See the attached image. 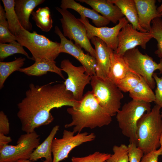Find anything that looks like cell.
Returning a JSON list of instances; mask_svg holds the SVG:
<instances>
[{"mask_svg":"<svg viewBox=\"0 0 162 162\" xmlns=\"http://www.w3.org/2000/svg\"><path fill=\"white\" fill-rule=\"evenodd\" d=\"M17 42L16 36L10 31L5 13L0 4V43H15Z\"/></svg>","mask_w":162,"mask_h":162,"instance_id":"83f0119b","label":"cell"},{"mask_svg":"<svg viewBox=\"0 0 162 162\" xmlns=\"http://www.w3.org/2000/svg\"><path fill=\"white\" fill-rule=\"evenodd\" d=\"M90 6L93 10L115 24L124 17L119 8L109 0H77Z\"/></svg>","mask_w":162,"mask_h":162,"instance_id":"e0dca14e","label":"cell"},{"mask_svg":"<svg viewBox=\"0 0 162 162\" xmlns=\"http://www.w3.org/2000/svg\"><path fill=\"white\" fill-rule=\"evenodd\" d=\"M129 92V96L133 100L149 103L155 100L154 93L142 76L137 85Z\"/></svg>","mask_w":162,"mask_h":162,"instance_id":"cb8c5ba5","label":"cell"},{"mask_svg":"<svg viewBox=\"0 0 162 162\" xmlns=\"http://www.w3.org/2000/svg\"><path fill=\"white\" fill-rule=\"evenodd\" d=\"M140 26L149 32L152 20L162 16L158 11L155 0H134Z\"/></svg>","mask_w":162,"mask_h":162,"instance_id":"2e32d148","label":"cell"},{"mask_svg":"<svg viewBox=\"0 0 162 162\" xmlns=\"http://www.w3.org/2000/svg\"><path fill=\"white\" fill-rule=\"evenodd\" d=\"M21 54L32 59L25 51L23 46L17 42L9 44L0 43V60L3 61L8 57L16 54Z\"/></svg>","mask_w":162,"mask_h":162,"instance_id":"f1b7e54d","label":"cell"},{"mask_svg":"<svg viewBox=\"0 0 162 162\" xmlns=\"http://www.w3.org/2000/svg\"><path fill=\"white\" fill-rule=\"evenodd\" d=\"M141 76L133 72H128L117 86L122 92H129L140 82Z\"/></svg>","mask_w":162,"mask_h":162,"instance_id":"4dcf8cb0","label":"cell"},{"mask_svg":"<svg viewBox=\"0 0 162 162\" xmlns=\"http://www.w3.org/2000/svg\"><path fill=\"white\" fill-rule=\"evenodd\" d=\"M73 131L64 130L62 138L53 139L52 145L53 155L52 162H59L68 158L70 152L81 144L94 140L95 134L87 132L78 133L76 135Z\"/></svg>","mask_w":162,"mask_h":162,"instance_id":"30bf717a","label":"cell"},{"mask_svg":"<svg viewBox=\"0 0 162 162\" xmlns=\"http://www.w3.org/2000/svg\"><path fill=\"white\" fill-rule=\"evenodd\" d=\"M92 92L99 105L111 116L116 115L120 110L124 95L117 85L108 79L96 75L92 76Z\"/></svg>","mask_w":162,"mask_h":162,"instance_id":"5b68a950","label":"cell"},{"mask_svg":"<svg viewBox=\"0 0 162 162\" xmlns=\"http://www.w3.org/2000/svg\"><path fill=\"white\" fill-rule=\"evenodd\" d=\"M45 0H15V10L22 27L29 31L32 29L29 17L33 10Z\"/></svg>","mask_w":162,"mask_h":162,"instance_id":"d6986e66","label":"cell"},{"mask_svg":"<svg viewBox=\"0 0 162 162\" xmlns=\"http://www.w3.org/2000/svg\"><path fill=\"white\" fill-rule=\"evenodd\" d=\"M60 7L62 9H72L77 12L80 16L89 18L96 27L106 26L110 21L99 14L93 9H90L84 7L74 0H62Z\"/></svg>","mask_w":162,"mask_h":162,"instance_id":"ac0fdd59","label":"cell"},{"mask_svg":"<svg viewBox=\"0 0 162 162\" xmlns=\"http://www.w3.org/2000/svg\"><path fill=\"white\" fill-rule=\"evenodd\" d=\"M152 25L149 32L153 38L157 41L158 49L155 54L160 58H162V19L157 17L152 21Z\"/></svg>","mask_w":162,"mask_h":162,"instance_id":"f546056e","label":"cell"},{"mask_svg":"<svg viewBox=\"0 0 162 162\" xmlns=\"http://www.w3.org/2000/svg\"><path fill=\"white\" fill-rule=\"evenodd\" d=\"M150 103L132 100L125 103L116 114L119 128L123 135L128 138L130 143L136 144L137 124L143 116L151 110Z\"/></svg>","mask_w":162,"mask_h":162,"instance_id":"8992f818","label":"cell"},{"mask_svg":"<svg viewBox=\"0 0 162 162\" xmlns=\"http://www.w3.org/2000/svg\"><path fill=\"white\" fill-rule=\"evenodd\" d=\"M90 40L95 48L96 75L103 79H107L110 66V54L114 51L97 37H94Z\"/></svg>","mask_w":162,"mask_h":162,"instance_id":"9a60e30c","label":"cell"},{"mask_svg":"<svg viewBox=\"0 0 162 162\" xmlns=\"http://www.w3.org/2000/svg\"><path fill=\"white\" fill-rule=\"evenodd\" d=\"M118 38V46L115 51L124 56L126 51L138 46L146 49L147 43L153 37L149 32L138 31L134 28L130 24L128 23L120 31Z\"/></svg>","mask_w":162,"mask_h":162,"instance_id":"4fadbf2b","label":"cell"},{"mask_svg":"<svg viewBox=\"0 0 162 162\" xmlns=\"http://www.w3.org/2000/svg\"><path fill=\"white\" fill-rule=\"evenodd\" d=\"M56 9L62 16L60 20L64 36L68 38L70 40H74L75 44L95 58V51L88 37L84 24L67 10L58 7Z\"/></svg>","mask_w":162,"mask_h":162,"instance_id":"ba28073f","label":"cell"},{"mask_svg":"<svg viewBox=\"0 0 162 162\" xmlns=\"http://www.w3.org/2000/svg\"><path fill=\"white\" fill-rule=\"evenodd\" d=\"M153 77L157 85V88L155 91L154 102L156 104L162 108V77H159L157 73H154Z\"/></svg>","mask_w":162,"mask_h":162,"instance_id":"e575fe53","label":"cell"},{"mask_svg":"<svg viewBox=\"0 0 162 162\" xmlns=\"http://www.w3.org/2000/svg\"><path fill=\"white\" fill-rule=\"evenodd\" d=\"M160 114H161V118H162V111L160 113Z\"/></svg>","mask_w":162,"mask_h":162,"instance_id":"b9f144b4","label":"cell"},{"mask_svg":"<svg viewBox=\"0 0 162 162\" xmlns=\"http://www.w3.org/2000/svg\"><path fill=\"white\" fill-rule=\"evenodd\" d=\"M124 56L130 69L142 76L151 88H154L156 83L153 75L157 70L162 74V58L157 63L151 57L147 54H143L136 47L126 51Z\"/></svg>","mask_w":162,"mask_h":162,"instance_id":"52a82bcc","label":"cell"},{"mask_svg":"<svg viewBox=\"0 0 162 162\" xmlns=\"http://www.w3.org/2000/svg\"><path fill=\"white\" fill-rule=\"evenodd\" d=\"M110 58V66L107 79L117 85L128 72H133L128 67L124 56L113 51Z\"/></svg>","mask_w":162,"mask_h":162,"instance_id":"ffe728a7","label":"cell"},{"mask_svg":"<svg viewBox=\"0 0 162 162\" xmlns=\"http://www.w3.org/2000/svg\"><path fill=\"white\" fill-rule=\"evenodd\" d=\"M67 111L72 121L64 127L74 126L73 131L75 133H80L86 128L92 129L107 125L112 121V116L99 105L92 91H88L76 106L68 108Z\"/></svg>","mask_w":162,"mask_h":162,"instance_id":"7a4b0ae2","label":"cell"},{"mask_svg":"<svg viewBox=\"0 0 162 162\" xmlns=\"http://www.w3.org/2000/svg\"><path fill=\"white\" fill-rule=\"evenodd\" d=\"M15 162H32L29 159H22L18 160ZM43 162H48L47 161L45 160Z\"/></svg>","mask_w":162,"mask_h":162,"instance_id":"f35d334b","label":"cell"},{"mask_svg":"<svg viewBox=\"0 0 162 162\" xmlns=\"http://www.w3.org/2000/svg\"><path fill=\"white\" fill-rule=\"evenodd\" d=\"M129 162H140L144 154L142 151L134 143H130L128 146Z\"/></svg>","mask_w":162,"mask_h":162,"instance_id":"836d02e7","label":"cell"},{"mask_svg":"<svg viewBox=\"0 0 162 162\" xmlns=\"http://www.w3.org/2000/svg\"><path fill=\"white\" fill-rule=\"evenodd\" d=\"M55 33L60 39V53L68 54L75 58L82 64L86 70V73L92 76L96 75V60L88 53L85 54L82 48L68 40L57 26L55 28Z\"/></svg>","mask_w":162,"mask_h":162,"instance_id":"5bb4252c","label":"cell"},{"mask_svg":"<svg viewBox=\"0 0 162 162\" xmlns=\"http://www.w3.org/2000/svg\"><path fill=\"white\" fill-rule=\"evenodd\" d=\"M109 1L118 7L134 28L141 32H148L142 28L139 24L137 12L134 0Z\"/></svg>","mask_w":162,"mask_h":162,"instance_id":"7402d4cb","label":"cell"},{"mask_svg":"<svg viewBox=\"0 0 162 162\" xmlns=\"http://www.w3.org/2000/svg\"><path fill=\"white\" fill-rule=\"evenodd\" d=\"M15 36L16 41L30 51L32 59L35 61H55L60 53V43L53 41L35 31L31 32L22 27Z\"/></svg>","mask_w":162,"mask_h":162,"instance_id":"277c9868","label":"cell"},{"mask_svg":"<svg viewBox=\"0 0 162 162\" xmlns=\"http://www.w3.org/2000/svg\"><path fill=\"white\" fill-rule=\"evenodd\" d=\"M40 144L39 135L35 131L22 134L16 145H8L0 149V162L29 159L32 153Z\"/></svg>","mask_w":162,"mask_h":162,"instance_id":"9c48e42d","label":"cell"},{"mask_svg":"<svg viewBox=\"0 0 162 162\" xmlns=\"http://www.w3.org/2000/svg\"><path fill=\"white\" fill-rule=\"evenodd\" d=\"M157 10L159 14L162 13V3L160 6L157 8Z\"/></svg>","mask_w":162,"mask_h":162,"instance_id":"ab89813d","label":"cell"},{"mask_svg":"<svg viewBox=\"0 0 162 162\" xmlns=\"http://www.w3.org/2000/svg\"><path fill=\"white\" fill-rule=\"evenodd\" d=\"M112 150L113 154L111 155L106 162H128V146L124 144L114 145Z\"/></svg>","mask_w":162,"mask_h":162,"instance_id":"1f68e13d","label":"cell"},{"mask_svg":"<svg viewBox=\"0 0 162 162\" xmlns=\"http://www.w3.org/2000/svg\"><path fill=\"white\" fill-rule=\"evenodd\" d=\"M12 141V139L10 136H7L3 134L0 133V149Z\"/></svg>","mask_w":162,"mask_h":162,"instance_id":"74e56055","label":"cell"},{"mask_svg":"<svg viewBox=\"0 0 162 162\" xmlns=\"http://www.w3.org/2000/svg\"><path fill=\"white\" fill-rule=\"evenodd\" d=\"M60 68L68 76L64 82L66 90L72 93L77 101H80L84 95L85 87L91 82L92 76L86 73L82 66H76L68 59L61 61Z\"/></svg>","mask_w":162,"mask_h":162,"instance_id":"8fae6325","label":"cell"},{"mask_svg":"<svg viewBox=\"0 0 162 162\" xmlns=\"http://www.w3.org/2000/svg\"><path fill=\"white\" fill-rule=\"evenodd\" d=\"M25 58L19 57L10 62H0V88L4 86L8 77L13 72L18 71L23 65Z\"/></svg>","mask_w":162,"mask_h":162,"instance_id":"4316f807","label":"cell"},{"mask_svg":"<svg viewBox=\"0 0 162 162\" xmlns=\"http://www.w3.org/2000/svg\"><path fill=\"white\" fill-rule=\"evenodd\" d=\"M10 32L14 35L20 31L21 26L15 10L14 0H2Z\"/></svg>","mask_w":162,"mask_h":162,"instance_id":"484cf974","label":"cell"},{"mask_svg":"<svg viewBox=\"0 0 162 162\" xmlns=\"http://www.w3.org/2000/svg\"><path fill=\"white\" fill-rule=\"evenodd\" d=\"M59 126L56 125L53 127L49 135L43 142L36 148L31 154L29 160L36 161L44 158L48 162H52V145L54 136L59 129Z\"/></svg>","mask_w":162,"mask_h":162,"instance_id":"603a6c76","label":"cell"},{"mask_svg":"<svg viewBox=\"0 0 162 162\" xmlns=\"http://www.w3.org/2000/svg\"><path fill=\"white\" fill-rule=\"evenodd\" d=\"M19 71L28 76H40L48 72L54 73L63 79H65L62 69L57 66L55 61L41 60L35 61L32 65L21 68Z\"/></svg>","mask_w":162,"mask_h":162,"instance_id":"44dd1931","label":"cell"},{"mask_svg":"<svg viewBox=\"0 0 162 162\" xmlns=\"http://www.w3.org/2000/svg\"><path fill=\"white\" fill-rule=\"evenodd\" d=\"M78 19L84 25L89 40L94 37L102 40L108 47L115 51L118 47V35L122 28L129 22L125 17L121 19L117 24L112 27L103 26L97 27L90 24L87 18L80 16Z\"/></svg>","mask_w":162,"mask_h":162,"instance_id":"7c38bea8","label":"cell"},{"mask_svg":"<svg viewBox=\"0 0 162 162\" xmlns=\"http://www.w3.org/2000/svg\"><path fill=\"white\" fill-rule=\"evenodd\" d=\"M162 155V148L153 150L144 154L140 162H158L159 156Z\"/></svg>","mask_w":162,"mask_h":162,"instance_id":"d590c367","label":"cell"},{"mask_svg":"<svg viewBox=\"0 0 162 162\" xmlns=\"http://www.w3.org/2000/svg\"><path fill=\"white\" fill-rule=\"evenodd\" d=\"M160 14L161 15V16H162V13H160Z\"/></svg>","mask_w":162,"mask_h":162,"instance_id":"7bdbcfd3","label":"cell"},{"mask_svg":"<svg viewBox=\"0 0 162 162\" xmlns=\"http://www.w3.org/2000/svg\"><path fill=\"white\" fill-rule=\"evenodd\" d=\"M111 155L110 154L97 151L84 157H72L71 160L72 162H104Z\"/></svg>","mask_w":162,"mask_h":162,"instance_id":"d6a6232c","label":"cell"},{"mask_svg":"<svg viewBox=\"0 0 162 162\" xmlns=\"http://www.w3.org/2000/svg\"><path fill=\"white\" fill-rule=\"evenodd\" d=\"M159 143L160 146V147L162 148V132L160 137Z\"/></svg>","mask_w":162,"mask_h":162,"instance_id":"60d3db41","label":"cell"},{"mask_svg":"<svg viewBox=\"0 0 162 162\" xmlns=\"http://www.w3.org/2000/svg\"><path fill=\"white\" fill-rule=\"evenodd\" d=\"M43 85L30 83L25 97L17 105V116L26 133L35 131L40 126L50 124L54 118L50 111L64 106H76L79 101L67 90L64 83Z\"/></svg>","mask_w":162,"mask_h":162,"instance_id":"6da1fadb","label":"cell"},{"mask_svg":"<svg viewBox=\"0 0 162 162\" xmlns=\"http://www.w3.org/2000/svg\"><path fill=\"white\" fill-rule=\"evenodd\" d=\"M10 124L7 116L3 111L0 112V133L6 135L9 133Z\"/></svg>","mask_w":162,"mask_h":162,"instance_id":"8d00e7d4","label":"cell"},{"mask_svg":"<svg viewBox=\"0 0 162 162\" xmlns=\"http://www.w3.org/2000/svg\"><path fill=\"white\" fill-rule=\"evenodd\" d=\"M161 108L156 104L150 111L144 114L138 122L136 145L144 154L158 149L162 132Z\"/></svg>","mask_w":162,"mask_h":162,"instance_id":"3957f363","label":"cell"},{"mask_svg":"<svg viewBox=\"0 0 162 162\" xmlns=\"http://www.w3.org/2000/svg\"><path fill=\"white\" fill-rule=\"evenodd\" d=\"M31 15L36 26L43 31L48 32L52 28V20L48 7L39 8L35 11L33 10Z\"/></svg>","mask_w":162,"mask_h":162,"instance_id":"d4e9b609","label":"cell"}]
</instances>
